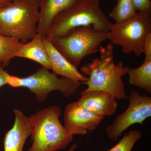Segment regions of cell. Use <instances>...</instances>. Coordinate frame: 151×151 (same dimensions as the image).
Wrapping results in <instances>:
<instances>
[{
  "instance_id": "cell-11",
  "label": "cell",
  "mask_w": 151,
  "mask_h": 151,
  "mask_svg": "<svg viewBox=\"0 0 151 151\" xmlns=\"http://www.w3.org/2000/svg\"><path fill=\"white\" fill-rule=\"evenodd\" d=\"M44 46L48 54L52 72L57 75L69 78L76 83L82 84L88 81V77L83 75L78 68L72 65L62 55L46 36L42 37Z\"/></svg>"
},
{
  "instance_id": "cell-12",
  "label": "cell",
  "mask_w": 151,
  "mask_h": 151,
  "mask_svg": "<svg viewBox=\"0 0 151 151\" xmlns=\"http://www.w3.org/2000/svg\"><path fill=\"white\" fill-rule=\"evenodd\" d=\"M15 121L4 138V151H23L27 139L31 133L29 118L22 111L14 109Z\"/></svg>"
},
{
  "instance_id": "cell-10",
  "label": "cell",
  "mask_w": 151,
  "mask_h": 151,
  "mask_svg": "<svg viewBox=\"0 0 151 151\" xmlns=\"http://www.w3.org/2000/svg\"><path fill=\"white\" fill-rule=\"evenodd\" d=\"M80 96L77 101L80 106L104 117L113 115L118 108L116 97L108 92L83 90Z\"/></svg>"
},
{
  "instance_id": "cell-3",
  "label": "cell",
  "mask_w": 151,
  "mask_h": 151,
  "mask_svg": "<svg viewBox=\"0 0 151 151\" xmlns=\"http://www.w3.org/2000/svg\"><path fill=\"white\" fill-rule=\"evenodd\" d=\"M39 16L37 0H13L0 8V35L27 43L37 33Z\"/></svg>"
},
{
  "instance_id": "cell-1",
  "label": "cell",
  "mask_w": 151,
  "mask_h": 151,
  "mask_svg": "<svg viewBox=\"0 0 151 151\" xmlns=\"http://www.w3.org/2000/svg\"><path fill=\"white\" fill-rule=\"evenodd\" d=\"M99 58L92 60L80 68L83 75L88 77V81L82 84L87 87L84 91L97 90L113 94L118 100L128 98L122 77L127 74L129 67L124 62L114 61V47L110 43L105 47L100 46Z\"/></svg>"
},
{
  "instance_id": "cell-14",
  "label": "cell",
  "mask_w": 151,
  "mask_h": 151,
  "mask_svg": "<svg viewBox=\"0 0 151 151\" xmlns=\"http://www.w3.org/2000/svg\"><path fill=\"white\" fill-rule=\"evenodd\" d=\"M14 57L31 60L39 63L42 66L51 70V64L43 44L42 37L39 34H37L29 42L23 44L16 52Z\"/></svg>"
},
{
  "instance_id": "cell-21",
  "label": "cell",
  "mask_w": 151,
  "mask_h": 151,
  "mask_svg": "<svg viewBox=\"0 0 151 151\" xmlns=\"http://www.w3.org/2000/svg\"><path fill=\"white\" fill-rule=\"evenodd\" d=\"M10 75L7 71L5 70L2 64H0V88L7 84L8 79Z\"/></svg>"
},
{
  "instance_id": "cell-22",
  "label": "cell",
  "mask_w": 151,
  "mask_h": 151,
  "mask_svg": "<svg viewBox=\"0 0 151 151\" xmlns=\"http://www.w3.org/2000/svg\"><path fill=\"white\" fill-rule=\"evenodd\" d=\"M12 1L13 0H0V8L7 5Z\"/></svg>"
},
{
  "instance_id": "cell-19",
  "label": "cell",
  "mask_w": 151,
  "mask_h": 151,
  "mask_svg": "<svg viewBox=\"0 0 151 151\" xmlns=\"http://www.w3.org/2000/svg\"><path fill=\"white\" fill-rule=\"evenodd\" d=\"M137 12L151 13L150 0H132Z\"/></svg>"
},
{
  "instance_id": "cell-17",
  "label": "cell",
  "mask_w": 151,
  "mask_h": 151,
  "mask_svg": "<svg viewBox=\"0 0 151 151\" xmlns=\"http://www.w3.org/2000/svg\"><path fill=\"white\" fill-rule=\"evenodd\" d=\"M137 12L132 0H117L109 16L116 22H119L134 16Z\"/></svg>"
},
{
  "instance_id": "cell-23",
  "label": "cell",
  "mask_w": 151,
  "mask_h": 151,
  "mask_svg": "<svg viewBox=\"0 0 151 151\" xmlns=\"http://www.w3.org/2000/svg\"><path fill=\"white\" fill-rule=\"evenodd\" d=\"M78 145L76 143H74L73 145H72L69 148L68 150V151H74L76 149V148L78 147Z\"/></svg>"
},
{
  "instance_id": "cell-4",
  "label": "cell",
  "mask_w": 151,
  "mask_h": 151,
  "mask_svg": "<svg viewBox=\"0 0 151 151\" xmlns=\"http://www.w3.org/2000/svg\"><path fill=\"white\" fill-rule=\"evenodd\" d=\"M112 24L100 7L99 0H80L55 18L46 37L63 36L76 28L86 26L108 33Z\"/></svg>"
},
{
  "instance_id": "cell-5",
  "label": "cell",
  "mask_w": 151,
  "mask_h": 151,
  "mask_svg": "<svg viewBox=\"0 0 151 151\" xmlns=\"http://www.w3.org/2000/svg\"><path fill=\"white\" fill-rule=\"evenodd\" d=\"M108 33L98 31L90 26L82 27L63 36L50 39L57 50L78 68L84 58L99 51L101 44L108 40Z\"/></svg>"
},
{
  "instance_id": "cell-13",
  "label": "cell",
  "mask_w": 151,
  "mask_h": 151,
  "mask_svg": "<svg viewBox=\"0 0 151 151\" xmlns=\"http://www.w3.org/2000/svg\"><path fill=\"white\" fill-rule=\"evenodd\" d=\"M80 0H40L37 33L46 36L52 24L58 14L70 8Z\"/></svg>"
},
{
  "instance_id": "cell-18",
  "label": "cell",
  "mask_w": 151,
  "mask_h": 151,
  "mask_svg": "<svg viewBox=\"0 0 151 151\" xmlns=\"http://www.w3.org/2000/svg\"><path fill=\"white\" fill-rule=\"evenodd\" d=\"M142 137L139 130H131L126 134L116 145L108 151H131L136 143Z\"/></svg>"
},
{
  "instance_id": "cell-7",
  "label": "cell",
  "mask_w": 151,
  "mask_h": 151,
  "mask_svg": "<svg viewBox=\"0 0 151 151\" xmlns=\"http://www.w3.org/2000/svg\"><path fill=\"white\" fill-rule=\"evenodd\" d=\"M57 76L41 66L35 73L24 78L10 75L7 84L15 88H27L35 94L39 103L45 101L50 93L53 91H59L65 97L77 92L81 84L65 77L58 78Z\"/></svg>"
},
{
  "instance_id": "cell-24",
  "label": "cell",
  "mask_w": 151,
  "mask_h": 151,
  "mask_svg": "<svg viewBox=\"0 0 151 151\" xmlns=\"http://www.w3.org/2000/svg\"><path fill=\"white\" fill-rule=\"evenodd\" d=\"M37 1L39 3V1H40V0H37Z\"/></svg>"
},
{
  "instance_id": "cell-6",
  "label": "cell",
  "mask_w": 151,
  "mask_h": 151,
  "mask_svg": "<svg viewBox=\"0 0 151 151\" xmlns=\"http://www.w3.org/2000/svg\"><path fill=\"white\" fill-rule=\"evenodd\" d=\"M151 33V13L137 12L130 18L112 24L108 40L121 47L124 54L133 52L139 57L142 54L144 42Z\"/></svg>"
},
{
  "instance_id": "cell-15",
  "label": "cell",
  "mask_w": 151,
  "mask_h": 151,
  "mask_svg": "<svg viewBox=\"0 0 151 151\" xmlns=\"http://www.w3.org/2000/svg\"><path fill=\"white\" fill-rule=\"evenodd\" d=\"M127 74L130 84L151 94V60H145L142 65L136 68H129Z\"/></svg>"
},
{
  "instance_id": "cell-8",
  "label": "cell",
  "mask_w": 151,
  "mask_h": 151,
  "mask_svg": "<svg viewBox=\"0 0 151 151\" xmlns=\"http://www.w3.org/2000/svg\"><path fill=\"white\" fill-rule=\"evenodd\" d=\"M129 106L122 114L118 115L112 124L105 128L106 134L111 140L116 141L123 132L134 124H143L151 117V97L134 89L129 97Z\"/></svg>"
},
{
  "instance_id": "cell-16",
  "label": "cell",
  "mask_w": 151,
  "mask_h": 151,
  "mask_svg": "<svg viewBox=\"0 0 151 151\" xmlns=\"http://www.w3.org/2000/svg\"><path fill=\"white\" fill-rule=\"evenodd\" d=\"M23 44L16 39L0 35V64L4 68L9 66Z\"/></svg>"
},
{
  "instance_id": "cell-2",
  "label": "cell",
  "mask_w": 151,
  "mask_h": 151,
  "mask_svg": "<svg viewBox=\"0 0 151 151\" xmlns=\"http://www.w3.org/2000/svg\"><path fill=\"white\" fill-rule=\"evenodd\" d=\"M61 110L51 106L30 115L31 147L27 151H57L66 148L73 140L60 121Z\"/></svg>"
},
{
  "instance_id": "cell-9",
  "label": "cell",
  "mask_w": 151,
  "mask_h": 151,
  "mask_svg": "<svg viewBox=\"0 0 151 151\" xmlns=\"http://www.w3.org/2000/svg\"><path fill=\"white\" fill-rule=\"evenodd\" d=\"M105 119L81 107L77 101L68 104L64 112V127L72 136L85 135L96 129Z\"/></svg>"
},
{
  "instance_id": "cell-20",
  "label": "cell",
  "mask_w": 151,
  "mask_h": 151,
  "mask_svg": "<svg viewBox=\"0 0 151 151\" xmlns=\"http://www.w3.org/2000/svg\"><path fill=\"white\" fill-rule=\"evenodd\" d=\"M143 53L145 55V59L151 60V33L146 38L143 48Z\"/></svg>"
}]
</instances>
